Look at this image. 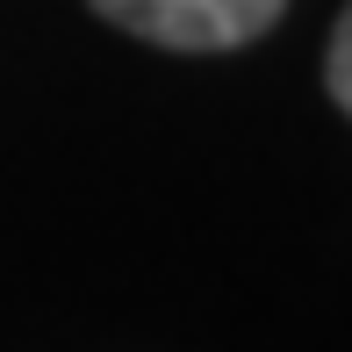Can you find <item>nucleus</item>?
<instances>
[{"label": "nucleus", "instance_id": "f257e3e1", "mask_svg": "<svg viewBox=\"0 0 352 352\" xmlns=\"http://www.w3.org/2000/svg\"><path fill=\"white\" fill-rule=\"evenodd\" d=\"M94 8L166 51H237L280 22L287 0H94Z\"/></svg>", "mask_w": 352, "mask_h": 352}, {"label": "nucleus", "instance_id": "f03ea898", "mask_svg": "<svg viewBox=\"0 0 352 352\" xmlns=\"http://www.w3.org/2000/svg\"><path fill=\"white\" fill-rule=\"evenodd\" d=\"M345 43L352 36H345V22H338V36H331V101H338V108L352 101V87H345Z\"/></svg>", "mask_w": 352, "mask_h": 352}]
</instances>
